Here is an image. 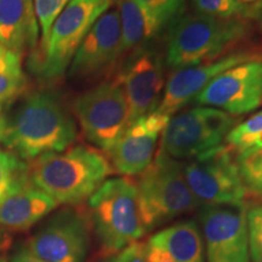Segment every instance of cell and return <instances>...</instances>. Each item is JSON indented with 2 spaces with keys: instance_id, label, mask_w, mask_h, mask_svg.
I'll return each instance as SVG.
<instances>
[{
  "instance_id": "28",
  "label": "cell",
  "mask_w": 262,
  "mask_h": 262,
  "mask_svg": "<svg viewBox=\"0 0 262 262\" xmlns=\"http://www.w3.org/2000/svg\"><path fill=\"white\" fill-rule=\"evenodd\" d=\"M247 221L250 257L254 262H262V205L248 210Z\"/></svg>"
},
{
  "instance_id": "15",
  "label": "cell",
  "mask_w": 262,
  "mask_h": 262,
  "mask_svg": "<svg viewBox=\"0 0 262 262\" xmlns=\"http://www.w3.org/2000/svg\"><path fill=\"white\" fill-rule=\"evenodd\" d=\"M168 116L153 112L133 122L106 156L112 169L124 176L140 175L152 163Z\"/></svg>"
},
{
  "instance_id": "8",
  "label": "cell",
  "mask_w": 262,
  "mask_h": 262,
  "mask_svg": "<svg viewBox=\"0 0 262 262\" xmlns=\"http://www.w3.org/2000/svg\"><path fill=\"white\" fill-rule=\"evenodd\" d=\"M72 107L85 139L104 153L130 125L125 91L116 77L80 95Z\"/></svg>"
},
{
  "instance_id": "18",
  "label": "cell",
  "mask_w": 262,
  "mask_h": 262,
  "mask_svg": "<svg viewBox=\"0 0 262 262\" xmlns=\"http://www.w3.org/2000/svg\"><path fill=\"white\" fill-rule=\"evenodd\" d=\"M39 31L33 0H0V47L24 56L37 48Z\"/></svg>"
},
{
  "instance_id": "32",
  "label": "cell",
  "mask_w": 262,
  "mask_h": 262,
  "mask_svg": "<svg viewBox=\"0 0 262 262\" xmlns=\"http://www.w3.org/2000/svg\"><path fill=\"white\" fill-rule=\"evenodd\" d=\"M249 16H254L258 22V26H260L262 31V0L260 2L255 3V5L250 6V12H249Z\"/></svg>"
},
{
  "instance_id": "19",
  "label": "cell",
  "mask_w": 262,
  "mask_h": 262,
  "mask_svg": "<svg viewBox=\"0 0 262 262\" xmlns=\"http://www.w3.org/2000/svg\"><path fill=\"white\" fill-rule=\"evenodd\" d=\"M149 245L163 249L175 262H205L202 232L194 221H182L160 229Z\"/></svg>"
},
{
  "instance_id": "13",
  "label": "cell",
  "mask_w": 262,
  "mask_h": 262,
  "mask_svg": "<svg viewBox=\"0 0 262 262\" xmlns=\"http://www.w3.org/2000/svg\"><path fill=\"white\" fill-rule=\"evenodd\" d=\"M88 248V222L73 209H64L49 219L26 247L44 262H84Z\"/></svg>"
},
{
  "instance_id": "35",
  "label": "cell",
  "mask_w": 262,
  "mask_h": 262,
  "mask_svg": "<svg viewBox=\"0 0 262 262\" xmlns=\"http://www.w3.org/2000/svg\"><path fill=\"white\" fill-rule=\"evenodd\" d=\"M0 262H6V261L3 257H0Z\"/></svg>"
},
{
  "instance_id": "14",
  "label": "cell",
  "mask_w": 262,
  "mask_h": 262,
  "mask_svg": "<svg viewBox=\"0 0 262 262\" xmlns=\"http://www.w3.org/2000/svg\"><path fill=\"white\" fill-rule=\"evenodd\" d=\"M122 57V31L117 9L100 16L81 41L68 74L72 79H95L110 72Z\"/></svg>"
},
{
  "instance_id": "9",
  "label": "cell",
  "mask_w": 262,
  "mask_h": 262,
  "mask_svg": "<svg viewBox=\"0 0 262 262\" xmlns=\"http://www.w3.org/2000/svg\"><path fill=\"white\" fill-rule=\"evenodd\" d=\"M182 171L201 205L244 203L247 188L239 175L234 152L227 145L182 163Z\"/></svg>"
},
{
  "instance_id": "29",
  "label": "cell",
  "mask_w": 262,
  "mask_h": 262,
  "mask_svg": "<svg viewBox=\"0 0 262 262\" xmlns=\"http://www.w3.org/2000/svg\"><path fill=\"white\" fill-rule=\"evenodd\" d=\"M108 262H147L145 255V244L135 243L127 245L110 258Z\"/></svg>"
},
{
  "instance_id": "3",
  "label": "cell",
  "mask_w": 262,
  "mask_h": 262,
  "mask_svg": "<svg viewBox=\"0 0 262 262\" xmlns=\"http://www.w3.org/2000/svg\"><path fill=\"white\" fill-rule=\"evenodd\" d=\"M245 33L247 24L241 17L221 19L198 12L183 14L168 28L165 66L176 71L216 60L228 54Z\"/></svg>"
},
{
  "instance_id": "36",
  "label": "cell",
  "mask_w": 262,
  "mask_h": 262,
  "mask_svg": "<svg viewBox=\"0 0 262 262\" xmlns=\"http://www.w3.org/2000/svg\"><path fill=\"white\" fill-rule=\"evenodd\" d=\"M261 103H262V100H261Z\"/></svg>"
},
{
  "instance_id": "20",
  "label": "cell",
  "mask_w": 262,
  "mask_h": 262,
  "mask_svg": "<svg viewBox=\"0 0 262 262\" xmlns=\"http://www.w3.org/2000/svg\"><path fill=\"white\" fill-rule=\"evenodd\" d=\"M122 31V57L134 49L152 44L163 32L156 19L136 0H114Z\"/></svg>"
},
{
  "instance_id": "23",
  "label": "cell",
  "mask_w": 262,
  "mask_h": 262,
  "mask_svg": "<svg viewBox=\"0 0 262 262\" xmlns=\"http://www.w3.org/2000/svg\"><path fill=\"white\" fill-rule=\"evenodd\" d=\"M225 142L234 153L262 143V111L235 124L226 136Z\"/></svg>"
},
{
  "instance_id": "30",
  "label": "cell",
  "mask_w": 262,
  "mask_h": 262,
  "mask_svg": "<svg viewBox=\"0 0 262 262\" xmlns=\"http://www.w3.org/2000/svg\"><path fill=\"white\" fill-rule=\"evenodd\" d=\"M145 255L147 262H175L163 249L153 247L148 243L145 244Z\"/></svg>"
},
{
  "instance_id": "34",
  "label": "cell",
  "mask_w": 262,
  "mask_h": 262,
  "mask_svg": "<svg viewBox=\"0 0 262 262\" xmlns=\"http://www.w3.org/2000/svg\"><path fill=\"white\" fill-rule=\"evenodd\" d=\"M3 125H4V122H3V118L0 117V135H2V131H3Z\"/></svg>"
},
{
  "instance_id": "22",
  "label": "cell",
  "mask_w": 262,
  "mask_h": 262,
  "mask_svg": "<svg viewBox=\"0 0 262 262\" xmlns=\"http://www.w3.org/2000/svg\"><path fill=\"white\" fill-rule=\"evenodd\" d=\"M235 163L247 192L262 196V143L237 153Z\"/></svg>"
},
{
  "instance_id": "33",
  "label": "cell",
  "mask_w": 262,
  "mask_h": 262,
  "mask_svg": "<svg viewBox=\"0 0 262 262\" xmlns=\"http://www.w3.org/2000/svg\"><path fill=\"white\" fill-rule=\"evenodd\" d=\"M237 2L242 3V4H251V3H257L260 0H237Z\"/></svg>"
},
{
  "instance_id": "24",
  "label": "cell",
  "mask_w": 262,
  "mask_h": 262,
  "mask_svg": "<svg viewBox=\"0 0 262 262\" xmlns=\"http://www.w3.org/2000/svg\"><path fill=\"white\" fill-rule=\"evenodd\" d=\"M28 179V165L9 150L0 148V204Z\"/></svg>"
},
{
  "instance_id": "1",
  "label": "cell",
  "mask_w": 262,
  "mask_h": 262,
  "mask_svg": "<svg viewBox=\"0 0 262 262\" xmlns=\"http://www.w3.org/2000/svg\"><path fill=\"white\" fill-rule=\"evenodd\" d=\"M0 141L22 160L62 152L77 140V124L60 95L51 90L32 91L3 119Z\"/></svg>"
},
{
  "instance_id": "31",
  "label": "cell",
  "mask_w": 262,
  "mask_h": 262,
  "mask_svg": "<svg viewBox=\"0 0 262 262\" xmlns=\"http://www.w3.org/2000/svg\"><path fill=\"white\" fill-rule=\"evenodd\" d=\"M10 262H44L40 258L35 257L34 255L29 253L26 247L18 248L14 254L11 255Z\"/></svg>"
},
{
  "instance_id": "10",
  "label": "cell",
  "mask_w": 262,
  "mask_h": 262,
  "mask_svg": "<svg viewBox=\"0 0 262 262\" xmlns=\"http://www.w3.org/2000/svg\"><path fill=\"white\" fill-rule=\"evenodd\" d=\"M165 61L155 44L136 48L126 54L116 78L129 103L130 124L156 112L165 88Z\"/></svg>"
},
{
  "instance_id": "4",
  "label": "cell",
  "mask_w": 262,
  "mask_h": 262,
  "mask_svg": "<svg viewBox=\"0 0 262 262\" xmlns=\"http://www.w3.org/2000/svg\"><path fill=\"white\" fill-rule=\"evenodd\" d=\"M136 188L140 214L146 232L198 208L182 171V163L156 153L152 163L139 175Z\"/></svg>"
},
{
  "instance_id": "25",
  "label": "cell",
  "mask_w": 262,
  "mask_h": 262,
  "mask_svg": "<svg viewBox=\"0 0 262 262\" xmlns=\"http://www.w3.org/2000/svg\"><path fill=\"white\" fill-rule=\"evenodd\" d=\"M192 3L198 14L221 19L245 17L250 12V6L237 0H192Z\"/></svg>"
},
{
  "instance_id": "7",
  "label": "cell",
  "mask_w": 262,
  "mask_h": 262,
  "mask_svg": "<svg viewBox=\"0 0 262 262\" xmlns=\"http://www.w3.org/2000/svg\"><path fill=\"white\" fill-rule=\"evenodd\" d=\"M233 116L217 108L195 106L169 118L160 148L176 160H189L224 145L226 136L235 125Z\"/></svg>"
},
{
  "instance_id": "2",
  "label": "cell",
  "mask_w": 262,
  "mask_h": 262,
  "mask_svg": "<svg viewBox=\"0 0 262 262\" xmlns=\"http://www.w3.org/2000/svg\"><path fill=\"white\" fill-rule=\"evenodd\" d=\"M113 171L96 147L77 145L38 157L28 165L29 180L57 204L78 205L90 199Z\"/></svg>"
},
{
  "instance_id": "12",
  "label": "cell",
  "mask_w": 262,
  "mask_h": 262,
  "mask_svg": "<svg viewBox=\"0 0 262 262\" xmlns=\"http://www.w3.org/2000/svg\"><path fill=\"white\" fill-rule=\"evenodd\" d=\"M261 100L262 61L250 60L222 72L193 102L217 108L234 117L256 110Z\"/></svg>"
},
{
  "instance_id": "11",
  "label": "cell",
  "mask_w": 262,
  "mask_h": 262,
  "mask_svg": "<svg viewBox=\"0 0 262 262\" xmlns=\"http://www.w3.org/2000/svg\"><path fill=\"white\" fill-rule=\"evenodd\" d=\"M248 209L241 204L204 205L199 214L206 262H249Z\"/></svg>"
},
{
  "instance_id": "5",
  "label": "cell",
  "mask_w": 262,
  "mask_h": 262,
  "mask_svg": "<svg viewBox=\"0 0 262 262\" xmlns=\"http://www.w3.org/2000/svg\"><path fill=\"white\" fill-rule=\"evenodd\" d=\"M91 217L101 247L118 253L146 233L136 183L129 178L106 180L90 196Z\"/></svg>"
},
{
  "instance_id": "21",
  "label": "cell",
  "mask_w": 262,
  "mask_h": 262,
  "mask_svg": "<svg viewBox=\"0 0 262 262\" xmlns=\"http://www.w3.org/2000/svg\"><path fill=\"white\" fill-rule=\"evenodd\" d=\"M27 86L21 57L0 47V111L12 103Z\"/></svg>"
},
{
  "instance_id": "17",
  "label": "cell",
  "mask_w": 262,
  "mask_h": 262,
  "mask_svg": "<svg viewBox=\"0 0 262 262\" xmlns=\"http://www.w3.org/2000/svg\"><path fill=\"white\" fill-rule=\"evenodd\" d=\"M57 205L51 196L35 187L28 176L0 204V233L28 229Z\"/></svg>"
},
{
  "instance_id": "6",
  "label": "cell",
  "mask_w": 262,
  "mask_h": 262,
  "mask_svg": "<svg viewBox=\"0 0 262 262\" xmlns=\"http://www.w3.org/2000/svg\"><path fill=\"white\" fill-rule=\"evenodd\" d=\"M113 3L114 0H71L41 42L40 54L29 61L33 73L44 81L61 78L85 35Z\"/></svg>"
},
{
  "instance_id": "16",
  "label": "cell",
  "mask_w": 262,
  "mask_h": 262,
  "mask_svg": "<svg viewBox=\"0 0 262 262\" xmlns=\"http://www.w3.org/2000/svg\"><path fill=\"white\" fill-rule=\"evenodd\" d=\"M254 60L248 51H231L216 60L176 70L165 83L162 100L156 112L171 117L194 101L208 84L222 72Z\"/></svg>"
},
{
  "instance_id": "27",
  "label": "cell",
  "mask_w": 262,
  "mask_h": 262,
  "mask_svg": "<svg viewBox=\"0 0 262 262\" xmlns=\"http://www.w3.org/2000/svg\"><path fill=\"white\" fill-rule=\"evenodd\" d=\"M70 2L71 0H33L39 28H40L41 42H44L48 38L54 22Z\"/></svg>"
},
{
  "instance_id": "26",
  "label": "cell",
  "mask_w": 262,
  "mask_h": 262,
  "mask_svg": "<svg viewBox=\"0 0 262 262\" xmlns=\"http://www.w3.org/2000/svg\"><path fill=\"white\" fill-rule=\"evenodd\" d=\"M156 19L159 27L165 31L169 26L183 15L186 0H136Z\"/></svg>"
}]
</instances>
